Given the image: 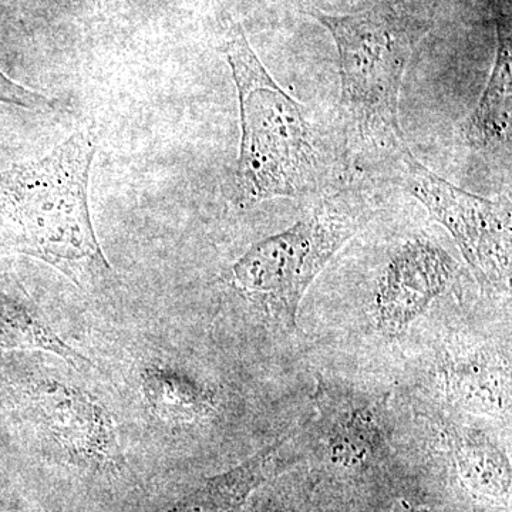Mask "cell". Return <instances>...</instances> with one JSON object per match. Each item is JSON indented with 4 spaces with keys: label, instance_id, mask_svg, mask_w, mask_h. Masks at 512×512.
Masks as SVG:
<instances>
[{
    "label": "cell",
    "instance_id": "obj_14",
    "mask_svg": "<svg viewBox=\"0 0 512 512\" xmlns=\"http://www.w3.org/2000/svg\"><path fill=\"white\" fill-rule=\"evenodd\" d=\"M447 436L458 467L471 484L491 494L505 487L508 464L497 444L470 427L450 426Z\"/></svg>",
    "mask_w": 512,
    "mask_h": 512
},
{
    "label": "cell",
    "instance_id": "obj_15",
    "mask_svg": "<svg viewBox=\"0 0 512 512\" xmlns=\"http://www.w3.org/2000/svg\"><path fill=\"white\" fill-rule=\"evenodd\" d=\"M0 103L35 111H52L56 107L55 100L33 92L28 87L20 86L2 72H0Z\"/></svg>",
    "mask_w": 512,
    "mask_h": 512
},
{
    "label": "cell",
    "instance_id": "obj_3",
    "mask_svg": "<svg viewBox=\"0 0 512 512\" xmlns=\"http://www.w3.org/2000/svg\"><path fill=\"white\" fill-rule=\"evenodd\" d=\"M366 221L356 198H326L291 228L252 245L232 265L229 282L276 322L295 328L309 286Z\"/></svg>",
    "mask_w": 512,
    "mask_h": 512
},
{
    "label": "cell",
    "instance_id": "obj_5",
    "mask_svg": "<svg viewBox=\"0 0 512 512\" xmlns=\"http://www.w3.org/2000/svg\"><path fill=\"white\" fill-rule=\"evenodd\" d=\"M400 153L410 194L450 232L481 288L510 293V205L461 190L421 164L406 146Z\"/></svg>",
    "mask_w": 512,
    "mask_h": 512
},
{
    "label": "cell",
    "instance_id": "obj_4",
    "mask_svg": "<svg viewBox=\"0 0 512 512\" xmlns=\"http://www.w3.org/2000/svg\"><path fill=\"white\" fill-rule=\"evenodd\" d=\"M311 15L338 47L340 100L350 123L403 148L399 94L416 42L412 23L384 8L345 16L312 10Z\"/></svg>",
    "mask_w": 512,
    "mask_h": 512
},
{
    "label": "cell",
    "instance_id": "obj_1",
    "mask_svg": "<svg viewBox=\"0 0 512 512\" xmlns=\"http://www.w3.org/2000/svg\"><path fill=\"white\" fill-rule=\"evenodd\" d=\"M94 154L92 131H77L42 160L0 173V247L52 265L82 289L113 278L90 215Z\"/></svg>",
    "mask_w": 512,
    "mask_h": 512
},
{
    "label": "cell",
    "instance_id": "obj_8",
    "mask_svg": "<svg viewBox=\"0 0 512 512\" xmlns=\"http://www.w3.org/2000/svg\"><path fill=\"white\" fill-rule=\"evenodd\" d=\"M456 269V261L433 239H407L377 281L373 299L377 329L389 338L403 335L450 288Z\"/></svg>",
    "mask_w": 512,
    "mask_h": 512
},
{
    "label": "cell",
    "instance_id": "obj_11",
    "mask_svg": "<svg viewBox=\"0 0 512 512\" xmlns=\"http://www.w3.org/2000/svg\"><path fill=\"white\" fill-rule=\"evenodd\" d=\"M510 29L498 23V46L490 79L476 109L461 127L464 141L478 150L497 147L510 138L512 101Z\"/></svg>",
    "mask_w": 512,
    "mask_h": 512
},
{
    "label": "cell",
    "instance_id": "obj_9",
    "mask_svg": "<svg viewBox=\"0 0 512 512\" xmlns=\"http://www.w3.org/2000/svg\"><path fill=\"white\" fill-rule=\"evenodd\" d=\"M444 394L464 412L510 419L511 360L504 349L467 346L448 353L440 370Z\"/></svg>",
    "mask_w": 512,
    "mask_h": 512
},
{
    "label": "cell",
    "instance_id": "obj_10",
    "mask_svg": "<svg viewBox=\"0 0 512 512\" xmlns=\"http://www.w3.org/2000/svg\"><path fill=\"white\" fill-rule=\"evenodd\" d=\"M8 350H42L77 370L92 366L86 356L57 335L19 282L0 275V352Z\"/></svg>",
    "mask_w": 512,
    "mask_h": 512
},
{
    "label": "cell",
    "instance_id": "obj_13",
    "mask_svg": "<svg viewBox=\"0 0 512 512\" xmlns=\"http://www.w3.org/2000/svg\"><path fill=\"white\" fill-rule=\"evenodd\" d=\"M148 407L171 423H191L210 416L215 394L197 377L170 365H151L141 376Z\"/></svg>",
    "mask_w": 512,
    "mask_h": 512
},
{
    "label": "cell",
    "instance_id": "obj_7",
    "mask_svg": "<svg viewBox=\"0 0 512 512\" xmlns=\"http://www.w3.org/2000/svg\"><path fill=\"white\" fill-rule=\"evenodd\" d=\"M390 394L340 377L318 376L313 402L316 436L332 463L357 468L373 463L392 437Z\"/></svg>",
    "mask_w": 512,
    "mask_h": 512
},
{
    "label": "cell",
    "instance_id": "obj_12",
    "mask_svg": "<svg viewBox=\"0 0 512 512\" xmlns=\"http://www.w3.org/2000/svg\"><path fill=\"white\" fill-rule=\"evenodd\" d=\"M279 447L265 448L221 476L175 498L158 512H238L249 495L274 474Z\"/></svg>",
    "mask_w": 512,
    "mask_h": 512
},
{
    "label": "cell",
    "instance_id": "obj_2",
    "mask_svg": "<svg viewBox=\"0 0 512 512\" xmlns=\"http://www.w3.org/2000/svg\"><path fill=\"white\" fill-rule=\"evenodd\" d=\"M224 53L241 114L239 207L301 197L312 190L316 178L315 147L302 104L275 82L238 22L229 23Z\"/></svg>",
    "mask_w": 512,
    "mask_h": 512
},
{
    "label": "cell",
    "instance_id": "obj_6",
    "mask_svg": "<svg viewBox=\"0 0 512 512\" xmlns=\"http://www.w3.org/2000/svg\"><path fill=\"white\" fill-rule=\"evenodd\" d=\"M16 386L20 414L47 446L77 466L119 467L116 426L96 397L49 370H32Z\"/></svg>",
    "mask_w": 512,
    "mask_h": 512
}]
</instances>
